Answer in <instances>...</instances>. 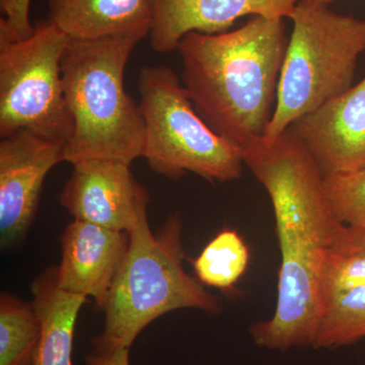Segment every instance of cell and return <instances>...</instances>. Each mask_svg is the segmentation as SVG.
<instances>
[{"label":"cell","mask_w":365,"mask_h":365,"mask_svg":"<svg viewBox=\"0 0 365 365\" xmlns=\"http://www.w3.org/2000/svg\"><path fill=\"white\" fill-rule=\"evenodd\" d=\"M241 150L245 167L270 197L281 255L275 312L250 334L255 344L274 351L312 347L323 309L324 269L346 225L331 209L323 173L289 129Z\"/></svg>","instance_id":"6da1fadb"},{"label":"cell","mask_w":365,"mask_h":365,"mask_svg":"<svg viewBox=\"0 0 365 365\" xmlns=\"http://www.w3.org/2000/svg\"><path fill=\"white\" fill-rule=\"evenodd\" d=\"M288 41L284 19L254 16L237 30L190 33L178 47L197 113L240 148L265 135Z\"/></svg>","instance_id":"7a4b0ae2"},{"label":"cell","mask_w":365,"mask_h":365,"mask_svg":"<svg viewBox=\"0 0 365 365\" xmlns=\"http://www.w3.org/2000/svg\"><path fill=\"white\" fill-rule=\"evenodd\" d=\"M141 40L133 35L69 39L61 74L73 132L64 145L63 162L102 158L131 165L143 158V111L124 86L127 62Z\"/></svg>","instance_id":"3957f363"},{"label":"cell","mask_w":365,"mask_h":365,"mask_svg":"<svg viewBox=\"0 0 365 365\" xmlns=\"http://www.w3.org/2000/svg\"><path fill=\"white\" fill-rule=\"evenodd\" d=\"M182 222L170 216L158 234L148 213L129 232L130 245L108 300L104 331L95 351L129 348L150 324L170 312L195 309L218 314L222 304L182 267Z\"/></svg>","instance_id":"277c9868"},{"label":"cell","mask_w":365,"mask_h":365,"mask_svg":"<svg viewBox=\"0 0 365 365\" xmlns=\"http://www.w3.org/2000/svg\"><path fill=\"white\" fill-rule=\"evenodd\" d=\"M278 83L272 119L263 138L273 140L304 115L352 88L365 51V20L300 0Z\"/></svg>","instance_id":"5b68a950"},{"label":"cell","mask_w":365,"mask_h":365,"mask_svg":"<svg viewBox=\"0 0 365 365\" xmlns=\"http://www.w3.org/2000/svg\"><path fill=\"white\" fill-rule=\"evenodd\" d=\"M138 90L145 123L143 158L151 170L172 180L187 172L211 182L241 178V148L208 126L172 69L143 67Z\"/></svg>","instance_id":"8992f818"},{"label":"cell","mask_w":365,"mask_h":365,"mask_svg":"<svg viewBox=\"0 0 365 365\" xmlns=\"http://www.w3.org/2000/svg\"><path fill=\"white\" fill-rule=\"evenodd\" d=\"M69 38L51 21L28 37L0 40V136L20 130L66 143L73 121L64 95L61 59Z\"/></svg>","instance_id":"52a82bcc"},{"label":"cell","mask_w":365,"mask_h":365,"mask_svg":"<svg viewBox=\"0 0 365 365\" xmlns=\"http://www.w3.org/2000/svg\"><path fill=\"white\" fill-rule=\"evenodd\" d=\"M150 202L146 190L136 181L130 165L117 160L74 163L60 194V204L74 220L130 232Z\"/></svg>","instance_id":"ba28073f"},{"label":"cell","mask_w":365,"mask_h":365,"mask_svg":"<svg viewBox=\"0 0 365 365\" xmlns=\"http://www.w3.org/2000/svg\"><path fill=\"white\" fill-rule=\"evenodd\" d=\"M66 143L20 130L0 143V240L20 241L33 222L48 173L63 162Z\"/></svg>","instance_id":"9c48e42d"},{"label":"cell","mask_w":365,"mask_h":365,"mask_svg":"<svg viewBox=\"0 0 365 365\" xmlns=\"http://www.w3.org/2000/svg\"><path fill=\"white\" fill-rule=\"evenodd\" d=\"M324 177L365 167V78L289 127Z\"/></svg>","instance_id":"30bf717a"},{"label":"cell","mask_w":365,"mask_h":365,"mask_svg":"<svg viewBox=\"0 0 365 365\" xmlns=\"http://www.w3.org/2000/svg\"><path fill=\"white\" fill-rule=\"evenodd\" d=\"M62 258L56 268L60 289L93 299L105 309L130 245L126 232L74 220L61 235Z\"/></svg>","instance_id":"8fae6325"},{"label":"cell","mask_w":365,"mask_h":365,"mask_svg":"<svg viewBox=\"0 0 365 365\" xmlns=\"http://www.w3.org/2000/svg\"><path fill=\"white\" fill-rule=\"evenodd\" d=\"M300 0H150L151 47L160 53L178 50L190 33L228 32L244 16L289 18Z\"/></svg>","instance_id":"7c38bea8"},{"label":"cell","mask_w":365,"mask_h":365,"mask_svg":"<svg viewBox=\"0 0 365 365\" xmlns=\"http://www.w3.org/2000/svg\"><path fill=\"white\" fill-rule=\"evenodd\" d=\"M49 20L69 39L150 35V0H49Z\"/></svg>","instance_id":"4fadbf2b"},{"label":"cell","mask_w":365,"mask_h":365,"mask_svg":"<svg viewBox=\"0 0 365 365\" xmlns=\"http://www.w3.org/2000/svg\"><path fill=\"white\" fill-rule=\"evenodd\" d=\"M33 304L40 321V338L33 365H73L74 331L83 295L60 289L56 268L47 269L32 285Z\"/></svg>","instance_id":"5bb4252c"},{"label":"cell","mask_w":365,"mask_h":365,"mask_svg":"<svg viewBox=\"0 0 365 365\" xmlns=\"http://www.w3.org/2000/svg\"><path fill=\"white\" fill-rule=\"evenodd\" d=\"M365 337V287L327 297L312 347L335 349Z\"/></svg>","instance_id":"9a60e30c"},{"label":"cell","mask_w":365,"mask_h":365,"mask_svg":"<svg viewBox=\"0 0 365 365\" xmlns=\"http://www.w3.org/2000/svg\"><path fill=\"white\" fill-rule=\"evenodd\" d=\"M250 250L241 235L225 228L193 260L199 282L222 292H234L248 269Z\"/></svg>","instance_id":"2e32d148"},{"label":"cell","mask_w":365,"mask_h":365,"mask_svg":"<svg viewBox=\"0 0 365 365\" xmlns=\"http://www.w3.org/2000/svg\"><path fill=\"white\" fill-rule=\"evenodd\" d=\"M40 321L33 302L6 292L0 297V365H33Z\"/></svg>","instance_id":"e0dca14e"},{"label":"cell","mask_w":365,"mask_h":365,"mask_svg":"<svg viewBox=\"0 0 365 365\" xmlns=\"http://www.w3.org/2000/svg\"><path fill=\"white\" fill-rule=\"evenodd\" d=\"M361 287H365V247L351 241L350 228L346 227L340 241L327 259L323 275L324 300L329 295Z\"/></svg>","instance_id":"ac0fdd59"},{"label":"cell","mask_w":365,"mask_h":365,"mask_svg":"<svg viewBox=\"0 0 365 365\" xmlns=\"http://www.w3.org/2000/svg\"><path fill=\"white\" fill-rule=\"evenodd\" d=\"M324 187L336 218L346 227L365 234V167L325 177Z\"/></svg>","instance_id":"d6986e66"},{"label":"cell","mask_w":365,"mask_h":365,"mask_svg":"<svg viewBox=\"0 0 365 365\" xmlns=\"http://www.w3.org/2000/svg\"><path fill=\"white\" fill-rule=\"evenodd\" d=\"M129 348L95 351L86 356V365H130Z\"/></svg>","instance_id":"ffe728a7"},{"label":"cell","mask_w":365,"mask_h":365,"mask_svg":"<svg viewBox=\"0 0 365 365\" xmlns=\"http://www.w3.org/2000/svg\"><path fill=\"white\" fill-rule=\"evenodd\" d=\"M350 239H351V241L354 242V244L365 247V234H362V232H357V230L350 228Z\"/></svg>","instance_id":"44dd1931"},{"label":"cell","mask_w":365,"mask_h":365,"mask_svg":"<svg viewBox=\"0 0 365 365\" xmlns=\"http://www.w3.org/2000/svg\"><path fill=\"white\" fill-rule=\"evenodd\" d=\"M311 1L317 2V4H325V6H329L331 2H333L334 0H311Z\"/></svg>","instance_id":"7402d4cb"}]
</instances>
